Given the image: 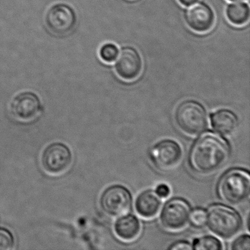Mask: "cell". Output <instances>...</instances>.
<instances>
[{
  "label": "cell",
  "mask_w": 250,
  "mask_h": 250,
  "mask_svg": "<svg viewBox=\"0 0 250 250\" xmlns=\"http://www.w3.org/2000/svg\"><path fill=\"white\" fill-rule=\"evenodd\" d=\"M156 193L161 198H167L170 195L171 190L169 186L167 184H159L156 188Z\"/></svg>",
  "instance_id": "cell-22"
},
{
  "label": "cell",
  "mask_w": 250,
  "mask_h": 250,
  "mask_svg": "<svg viewBox=\"0 0 250 250\" xmlns=\"http://www.w3.org/2000/svg\"><path fill=\"white\" fill-rule=\"evenodd\" d=\"M162 206V198L153 190H147L140 194L136 200L137 213L144 219L155 217Z\"/></svg>",
  "instance_id": "cell-14"
},
{
  "label": "cell",
  "mask_w": 250,
  "mask_h": 250,
  "mask_svg": "<svg viewBox=\"0 0 250 250\" xmlns=\"http://www.w3.org/2000/svg\"><path fill=\"white\" fill-rule=\"evenodd\" d=\"M192 247L193 250H220L223 248L222 242L210 235L196 238Z\"/></svg>",
  "instance_id": "cell-17"
},
{
  "label": "cell",
  "mask_w": 250,
  "mask_h": 250,
  "mask_svg": "<svg viewBox=\"0 0 250 250\" xmlns=\"http://www.w3.org/2000/svg\"><path fill=\"white\" fill-rule=\"evenodd\" d=\"M230 155L228 143L219 136L206 134L196 140L188 154V165L195 173L209 175L223 167Z\"/></svg>",
  "instance_id": "cell-1"
},
{
  "label": "cell",
  "mask_w": 250,
  "mask_h": 250,
  "mask_svg": "<svg viewBox=\"0 0 250 250\" xmlns=\"http://www.w3.org/2000/svg\"><path fill=\"white\" fill-rule=\"evenodd\" d=\"M118 52L119 49L116 45L112 43H106L100 48L99 56L104 62L110 63L116 60Z\"/></svg>",
  "instance_id": "cell-18"
},
{
  "label": "cell",
  "mask_w": 250,
  "mask_h": 250,
  "mask_svg": "<svg viewBox=\"0 0 250 250\" xmlns=\"http://www.w3.org/2000/svg\"><path fill=\"white\" fill-rule=\"evenodd\" d=\"M14 238L11 232L0 228V250H10L14 248Z\"/></svg>",
  "instance_id": "cell-19"
},
{
  "label": "cell",
  "mask_w": 250,
  "mask_h": 250,
  "mask_svg": "<svg viewBox=\"0 0 250 250\" xmlns=\"http://www.w3.org/2000/svg\"><path fill=\"white\" fill-rule=\"evenodd\" d=\"M229 1H232V2H237V1H243V0H229Z\"/></svg>",
  "instance_id": "cell-25"
},
{
  "label": "cell",
  "mask_w": 250,
  "mask_h": 250,
  "mask_svg": "<svg viewBox=\"0 0 250 250\" xmlns=\"http://www.w3.org/2000/svg\"><path fill=\"white\" fill-rule=\"evenodd\" d=\"M115 69L120 78L133 81L141 74L143 60L140 54L132 46H124L118 52Z\"/></svg>",
  "instance_id": "cell-10"
},
{
  "label": "cell",
  "mask_w": 250,
  "mask_h": 250,
  "mask_svg": "<svg viewBox=\"0 0 250 250\" xmlns=\"http://www.w3.org/2000/svg\"><path fill=\"white\" fill-rule=\"evenodd\" d=\"M191 213V206L187 200L182 198L172 199L162 209L161 223L167 230H181L188 225Z\"/></svg>",
  "instance_id": "cell-7"
},
{
  "label": "cell",
  "mask_w": 250,
  "mask_h": 250,
  "mask_svg": "<svg viewBox=\"0 0 250 250\" xmlns=\"http://www.w3.org/2000/svg\"><path fill=\"white\" fill-rule=\"evenodd\" d=\"M185 20L191 30L197 33H206L214 24V13L208 4L199 2L187 11Z\"/></svg>",
  "instance_id": "cell-12"
},
{
  "label": "cell",
  "mask_w": 250,
  "mask_h": 250,
  "mask_svg": "<svg viewBox=\"0 0 250 250\" xmlns=\"http://www.w3.org/2000/svg\"><path fill=\"white\" fill-rule=\"evenodd\" d=\"M101 207L106 214L117 218L125 216L131 208L132 197L125 187L114 185L106 188L100 200Z\"/></svg>",
  "instance_id": "cell-5"
},
{
  "label": "cell",
  "mask_w": 250,
  "mask_h": 250,
  "mask_svg": "<svg viewBox=\"0 0 250 250\" xmlns=\"http://www.w3.org/2000/svg\"><path fill=\"white\" fill-rule=\"evenodd\" d=\"M40 111V100L31 92L20 93L11 102V112L13 117L21 122H30L36 119Z\"/></svg>",
  "instance_id": "cell-11"
},
{
  "label": "cell",
  "mask_w": 250,
  "mask_h": 250,
  "mask_svg": "<svg viewBox=\"0 0 250 250\" xmlns=\"http://www.w3.org/2000/svg\"><path fill=\"white\" fill-rule=\"evenodd\" d=\"M231 250H250V238L249 235H242L237 238L231 245Z\"/></svg>",
  "instance_id": "cell-21"
},
{
  "label": "cell",
  "mask_w": 250,
  "mask_h": 250,
  "mask_svg": "<svg viewBox=\"0 0 250 250\" xmlns=\"http://www.w3.org/2000/svg\"><path fill=\"white\" fill-rule=\"evenodd\" d=\"M206 224L215 235L230 239L241 230L242 220L234 209L224 205H213L206 212Z\"/></svg>",
  "instance_id": "cell-3"
},
{
  "label": "cell",
  "mask_w": 250,
  "mask_h": 250,
  "mask_svg": "<svg viewBox=\"0 0 250 250\" xmlns=\"http://www.w3.org/2000/svg\"><path fill=\"white\" fill-rule=\"evenodd\" d=\"M250 15V7L244 2L231 3L227 7V18L234 25H244L249 21Z\"/></svg>",
  "instance_id": "cell-16"
},
{
  "label": "cell",
  "mask_w": 250,
  "mask_h": 250,
  "mask_svg": "<svg viewBox=\"0 0 250 250\" xmlns=\"http://www.w3.org/2000/svg\"><path fill=\"white\" fill-rule=\"evenodd\" d=\"M72 159V153L66 146L53 143L46 147L42 153V167L49 175H61L68 170Z\"/></svg>",
  "instance_id": "cell-8"
},
{
  "label": "cell",
  "mask_w": 250,
  "mask_h": 250,
  "mask_svg": "<svg viewBox=\"0 0 250 250\" xmlns=\"http://www.w3.org/2000/svg\"><path fill=\"white\" fill-rule=\"evenodd\" d=\"M175 122L182 132L191 137L200 135L208 127V115L204 106L195 101L181 103L175 114Z\"/></svg>",
  "instance_id": "cell-4"
},
{
  "label": "cell",
  "mask_w": 250,
  "mask_h": 250,
  "mask_svg": "<svg viewBox=\"0 0 250 250\" xmlns=\"http://www.w3.org/2000/svg\"><path fill=\"white\" fill-rule=\"evenodd\" d=\"M117 236L124 241L137 239L141 232V222L137 216L127 215L120 218L114 227Z\"/></svg>",
  "instance_id": "cell-15"
},
{
  "label": "cell",
  "mask_w": 250,
  "mask_h": 250,
  "mask_svg": "<svg viewBox=\"0 0 250 250\" xmlns=\"http://www.w3.org/2000/svg\"><path fill=\"white\" fill-rule=\"evenodd\" d=\"M190 220L196 228H201L206 224V212L203 209H194L191 213Z\"/></svg>",
  "instance_id": "cell-20"
},
{
  "label": "cell",
  "mask_w": 250,
  "mask_h": 250,
  "mask_svg": "<svg viewBox=\"0 0 250 250\" xmlns=\"http://www.w3.org/2000/svg\"><path fill=\"white\" fill-rule=\"evenodd\" d=\"M77 17L74 10L67 4L58 3L46 11L45 24L49 31L56 36H66L74 30Z\"/></svg>",
  "instance_id": "cell-6"
},
{
  "label": "cell",
  "mask_w": 250,
  "mask_h": 250,
  "mask_svg": "<svg viewBox=\"0 0 250 250\" xmlns=\"http://www.w3.org/2000/svg\"><path fill=\"white\" fill-rule=\"evenodd\" d=\"M250 193V174L243 169H232L225 172L216 187L219 198L230 206L244 204L248 200Z\"/></svg>",
  "instance_id": "cell-2"
},
{
  "label": "cell",
  "mask_w": 250,
  "mask_h": 250,
  "mask_svg": "<svg viewBox=\"0 0 250 250\" xmlns=\"http://www.w3.org/2000/svg\"><path fill=\"white\" fill-rule=\"evenodd\" d=\"M168 249L172 250H193V247L188 241H181L174 243Z\"/></svg>",
  "instance_id": "cell-23"
},
{
  "label": "cell",
  "mask_w": 250,
  "mask_h": 250,
  "mask_svg": "<svg viewBox=\"0 0 250 250\" xmlns=\"http://www.w3.org/2000/svg\"><path fill=\"white\" fill-rule=\"evenodd\" d=\"M198 0H178V2L184 6H190L197 3Z\"/></svg>",
  "instance_id": "cell-24"
},
{
  "label": "cell",
  "mask_w": 250,
  "mask_h": 250,
  "mask_svg": "<svg viewBox=\"0 0 250 250\" xmlns=\"http://www.w3.org/2000/svg\"><path fill=\"white\" fill-rule=\"evenodd\" d=\"M181 146L174 140H165L155 145L150 150V160L157 169L169 171L175 169L182 158Z\"/></svg>",
  "instance_id": "cell-9"
},
{
  "label": "cell",
  "mask_w": 250,
  "mask_h": 250,
  "mask_svg": "<svg viewBox=\"0 0 250 250\" xmlns=\"http://www.w3.org/2000/svg\"><path fill=\"white\" fill-rule=\"evenodd\" d=\"M212 128L220 135L231 136L238 128V120L236 115L228 109H220L210 116Z\"/></svg>",
  "instance_id": "cell-13"
}]
</instances>
